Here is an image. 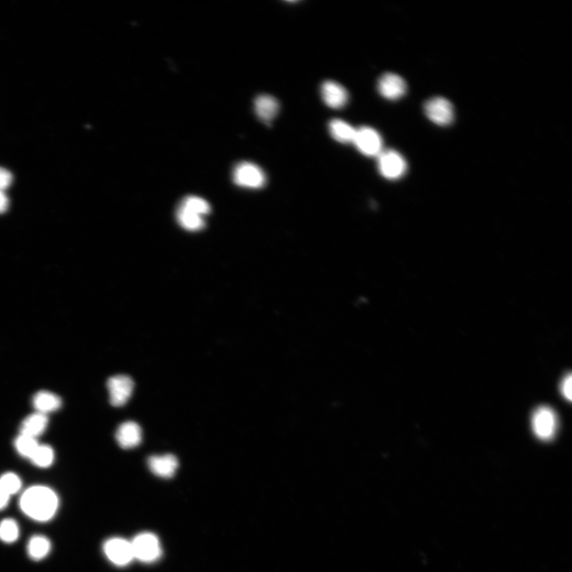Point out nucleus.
Here are the masks:
<instances>
[{
  "label": "nucleus",
  "mask_w": 572,
  "mask_h": 572,
  "mask_svg": "<svg viewBox=\"0 0 572 572\" xmlns=\"http://www.w3.org/2000/svg\"><path fill=\"white\" fill-rule=\"evenodd\" d=\"M19 506L29 519L38 523H47L56 515L59 499L48 486H34L24 491L19 500Z\"/></svg>",
  "instance_id": "obj_1"
},
{
  "label": "nucleus",
  "mask_w": 572,
  "mask_h": 572,
  "mask_svg": "<svg viewBox=\"0 0 572 572\" xmlns=\"http://www.w3.org/2000/svg\"><path fill=\"white\" fill-rule=\"evenodd\" d=\"M132 542L134 560L143 563H154L162 555V547L157 536L152 533H142Z\"/></svg>",
  "instance_id": "obj_2"
},
{
  "label": "nucleus",
  "mask_w": 572,
  "mask_h": 572,
  "mask_svg": "<svg viewBox=\"0 0 572 572\" xmlns=\"http://www.w3.org/2000/svg\"><path fill=\"white\" fill-rule=\"evenodd\" d=\"M234 182L239 187L257 189L264 187L267 176L259 165L243 162L237 165L233 170Z\"/></svg>",
  "instance_id": "obj_3"
},
{
  "label": "nucleus",
  "mask_w": 572,
  "mask_h": 572,
  "mask_svg": "<svg viewBox=\"0 0 572 572\" xmlns=\"http://www.w3.org/2000/svg\"><path fill=\"white\" fill-rule=\"evenodd\" d=\"M377 158L379 172L386 179H399L407 170L405 159L394 150H383Z\"/></svg>",
  "instance_id": "obj_4"
},
{
  "label": "nucleus",
  "mask_w": 572,
  "mask_h": 572,
  "mask_svg": "<svg viewBox=\"0 0 572 572\" xmlns=\"http://www.w3.org/2000/svg\"><path fill=\"white\" fill-rule=\"evenodd\" d=\"M353 143L361 154L368 157H378L383 150V139L377 130L370 127L356 129Z\"/></svg>",
  "instance_id": "obj_5"
},
{
  "label": "nucleus",
  "mask_w": 572,
  "mask_h": 572,
  "mask_svg": "<svg viewBox=\"0 0 572 572\" xmlns=\"http://www.w3.org/2000/svg\"><path fill=\"white\" fill-rule=\"evenodd\" d=\"M425 113L431 122L439 126H449L453 122V105L444 97H433L425 104Z\"/></svg>",
  "instance_id": "obj_6"
},
{
  "label": "nucleus",
  "mask_w": 572,
  "mask_h": 572,
  "mask_svg": "<svg viewBox=\"0 0 572 572\" xmlns=\"http://www.w3.org/2000/svg\"><path fill=\"white\" fill-rule=\"evenodd\" d=\"M103 550L108 560L119 567L127 566L134 560L132 542L121 538L105 541Z\"/></svg>",
  "instance_id": "obj_7"
},
{
  "label": "nucleus",
  "mask_w": 572,
  "mask_h": 572,
  "mask_svg": "<svg viewBox=\"0 0 572 572\" xmlns=\"http://www.w3.org/2000/svg\"><path fill=\"white\" fill-rule=\"evenodd\" d=\"M534 433L540 440H549L553 438L557 428L556 415L547 406L536 409L532 419Z\"/></svg>",
  "instance_id": "obj_8"
},
{
  "label": "nucleus",
  "mask_w": 572,
  "mask_h": 572,
  "mask_svg": "<svg viewBox=\"0 0 572 572\" xmlns=\"http://www.w3.org/2000/svg\"><path fill=\"white\" fill-rule=\"evenodd\" d=\"M134 381L128 375L119 374L110 378L107 386L110 403L115 407H121L132 397Z\"/></svg>",
  "instance_id": "obj_9"
},
{
  "label": "nucleus",
  "mask_w": 572,
  "mask_h": 572,
  "mask_svg": "<svg viewBox=\"0 0 572 572\" xmlns=\"http://www.w3.org/2000/svg\"><path fill=\"white\" fill-rule=\"evenodd\" d=\"M378 90L381 97L389 100H398L407 92V85L398 75L388 73L379 80Z\"/></svg>",
  "instance_id": "obj_10"
},
{
  "label": "nucleus",
  "mask_w": 572,
  "mask_h": 572,
  "mask_svg": "<svg viewBox=\"0 0 572 572\" xmlns=\"http://www.w3.org/2000/svg\"><path fill=\"white\" fill-rule=\"evenodd\" d=\"M321 97L328 107L340 109L348 102L349 95L346 88L340 84L327 80L320 88Z\"/></svg>",
  "instance_id": "obj_11"
},
{
  "label": "nucleus",
  "mask_w": 572,
  "mask_h": 572,
  "mask_svg": "<svg viewBox=\"0 0 572 572\" xmlns=\"http://www.w3.org/2000/svg\"><path fill=\"white\" fill-rule=\"evenodd\" d=\"M147 464L154 475L164 479L172 478L179 466L177 457L172 454L150 456Z\"/></svg>",
  "instance_id": "obj_12"
},
{
  "label": "nucleus",
  "mask_w": 572,
  "mask_h": 572,
  "mask_svg": "<svg viewBox=\"0 0 572 572\" xmlns=\"http://www.w3.org/2000/svg\"><path fill=\"white\" fill-rule=\"evenodd\" d=\"M115 438L119 445L123 449L135 448L141 443V428L133 421H128L119 425L115 433Z\"/></svg>",
  "instance_id": "obj_13"
},
{
  "label": "nucleus",
  "mask_w": 572,
  "mask_h": 572,
  "mask_svg": "<svg viewBox=\"0 0 572 572\" xmlns=\"http://www.w3.org/2000/svg\"><path fill=\"white\" fill-rule=\"evenodd\" d=\"M279 103L272 95H260L254 99V112L261 121L269 125L277 117Z\"/></svg>",
  "instance_id": "obj_14"
},
{
  "label": "nucleus",
  "mask_w": 572,
  "mask_h": 572,
  "mask_svg": "<svg viewBox=\"0 0 572 572\" xmlns=\"http://www.w3.org/2000/svg\"><path fill=\"white\" fill-rule=\"evenodd\" d=\"M33 405L38 413L47 415L61 408L62 400L49 391H40L34 396Z\"/></svg>",
  "instance_id": "obj_15"
},
{
  "label": "nucleus",
  "mask_w": 572,
  "mask_h": 572,
  "mask_svg": "<svg viewBox=\"0 0 572 572\" xmlns=\"http://www.w3.org/2000/svg\"><path fill=\"white\" fill-rule=\"evenodd\" d=\"M47 425L48 418L47 415L37 412L29 415L23 421L21 427H20V431H21L20 434L36 439L37 436L43 434L46 431Z\"/></svg>",
  "instance_id": "obj_16"
},
{
  "label": "nucleus",
  "mask_w": 572,
  "mask_h": 572,
  "mask_svg": "<svg viewBox=\"0 0 572 572\" xmlns=\"http://www.w3.org/2000/svg\"><path fill=\"white\" fill-rule=\"evenodd\" d=\"M329 132L335 141L343 144L353 143L356 129L339 119H333L329 125Z\"/></svg>",
  "instance_id": "obj_17"
},
{
  "label": "nucleus",
  "mask_w": 572,
  "mask_h": 572,
  "mask_svg": "<svg viewBox=\"0 0 572 572\" xmlns=\"http://www.w3.org/2000/svg\"><path fill=\"white\" fill-rule=\"evenodd\" d=\"M51 549V542H50L47 536L43 535L33 536L29 540L27 546L28 556L35 561H39L46 558L50 553Z\"/></svg>",
  "instance_id": "obj_18"
},
{
  "label": "nucleus",
  "mask_w": 572,
  "mask_h": 572,
  "mask_svg": "<svg viewBox=\"0 0 572 572\" xmlns=\"http://www.w3.org/2000/svg\"><path fill=\"white\" fill-rule=\"evenodd\" d=\"M178 223L184 229L191 232H198L205 227L204 217L192 212L179 204L177 210Z\"/></svg>",
  "instance_id": "obj_19"
},
{
  "label": "nucleus",
  "mask_w": 572,
  "mask_h": 572,
  "mask_svg": "<svg viewBox=\"0 0 572 572\" xmlns=\"http://www.w3.org/2000/svg\"><path fill=\"white\" fill-rule=\"evenodd\" d=\"M20 534V529L16 521L12 519H4L0 523V540L6 544H13Z\"/></svg>",
  "instance_id": "obj_20"
},
{
  "label": "nucleus",
  "mask_w": 572,
  "mask_h": 572,
  "mask_svg": "<svg viewBox=\"0 0 572 572\" xmlns=\"http://www.w3.org/2000/svg\"><path fill=\"white\" fill-rule=\"evenodd\" d=\"M35 466L41 468H47L51 466L54 460V453L52 448L47 445H38L31 459Z\"/></svg>",
  "instance_id": "obj_21"
},
{
  "label": "nucleus",
  "mask_w": 572,
  "mask_h": 572,
  "mask_svg": "<svg viewBox=\"0 0 572 572\" xmlns=\"http://www.w3.org/2000/svg\"><path fill=\"white\" fill-rule=\"evenodd\" d=\"M38 445L36 439L23 434H20L14 441V446H16L19 454L29 460L31 459Z\"/></svg>",
  "instance_id": "obj_22"
},
{
  "label": "nucleus",
  "mask_w": 572,
  "mask_h": 572,
  "mask_svg": "<svg viewBox=\"0 0 572 572\" xmlns=\"http://www.w3.org/2000/svg\"><path fill=\"white\" fill-rule=\"evenodd\" d=\"M180 204L202 217L208 215L211 212L210 205L206 200L194 195L184 198Z\"/></svg>",
  "instance_id": "obj_23"
},
{
  "label": "nucleus",
  "mask_w": 572,
  "mask_h": 572,
  "mask_svg": "<svg viewBox=\"0 0 572 572\" xmlns=\"http://www.w3.org/2000/svg\"><path fill=\"white\" fill-rule=\"evenodd\" d=\"M22 488V481L14 473H8L0 477V489L10 496L16 494Z\"/></svg>",
  "instance_id": "obj_24"
},
{
  "label": "nucleus",
  "mask_w": 572,
  "mask_h": 572,
  "mask_svg": "<svg viewBox=\"0 0 572 572\" xmlns=\"http://www.w3.org/2000/svg\"><path fill=\"white\" fill-rule=\"evenodd\" d=\"M13 176L9 170L0 167V190H6L12 184Z\"/></svg>",
  "instance_id": "obj_25"
},
{
  "label": "nucleus",
  "mask_w": 572,
  "mask_h": 572,
  "mask_svg": "<svg viewBox=\"0 0 572 572\" xmlns=\"http://www.w3.org/2000/svg\"><path fill=\"white\" fill-rule=\"evenodd\" d=\"M571 374H569L562 381L561 393L564 396V398L569 401H571V388H572Z\"/></svg>",
  "instance_id": "obj_26"
},
{
  "label": "nucleus",
  "mask_w": 572,
  "mask_h": 572,
  "mask_svg": "<svg viewBox=\"0 0 572 572\" xmlns=\"http://www.w3.org/2000/svg\"><path fill=\"white\" fill-rule=\"evenodd\" d=\"M9 206V200L5 191L0 190V214L6 212Z\"/></svg>",
  "instance_id": "obj_27"
},
{
  "label": "nucleus",
  "mask_w": 572,
  "mask_h": 572,
  "mask_svg": "<svg viewBox=\"0 0 572 572\" xmlns=\"http://www.w3.org/2000/svg\"><path fill=\"white\" fill-rule=\"evenodd\" d=\"M10 498H11V496L0 489V510H3L7 508L9 504Z\"/></svg>",
  "instance_id": "obj_28"
}]
</instances>
